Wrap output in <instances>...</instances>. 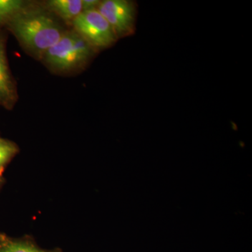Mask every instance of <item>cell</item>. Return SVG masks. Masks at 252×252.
<instances>
[{
  "label": "cell",
  "instance_id": "obj_1",
  "mask_svg": "<svg viewBox=\"0 0 252 252\" xmlns=\"http://www.w3.org/2000/svg\"><path fill=\"white\" fill-rule=\"evenodd\" d=\"M9 23L20 42L31 53L41 57L64 33L54 18L40 10L23 7Z\"/></svg>",
  "mask_w": 252,
  "mask_h": 252
},
{
  "label": "cell",
  "instance_id": "obj_2",
  "mask_svg": "<svg viewBox=\"0 0 252 252\" xmlns=\"http://www.w3.org/2000/svg\"><path fill=\"white\" fill-rule=\"evenodd\" d=\"M96 51L75 31L64 32L42 58L55 70L69 72L87 64Z\"/></svg>",
  "mask_w": 252,
  "mask_h": 252
},
{
  "label": "cell",
  "instance_id": "obj_3",
  "mask_svg": "<svg viewBox=\"0 0 252 252\" xmlns=\"http://www.w3.org/2000/svg\"><path fill=\"white\" fill-rule=\"evenodd\" d=\"M72 24L74 31L96 51L110 47L119 39L112 26L97 9L82 11Z\"/></svg>",
  "mask_w": 252,
  "mask_h": 252
},
{
  "label": "cell",
  "instance_id": "obj_4",
  "mask_svg": "<svg viewBox=\"0 0 252 252\" xmlns=\"http://www.w3.org/2000/svg\"><path fill=\"white\" fill-rule=\"evenodd\" d=\"M97 10L112 26L118 39L132 35L135 32L137 7L128 0L100 1Z\"/></svg>",
  "mask_w": 252,
  "mask_h": 252
},
{
  "label": "cell",
  "instance_id": "obj_5",
  "mask_svg": "<svg viewBox=\"0 0 252 252\" xmlns=\"http://www.w3.org/2000/svg\"><path fill=\"white\" fill-rule=\"evenodd\" d=\"M16 98V86L8 65L4 41L0 37V105L9 108Z\"/></svg>",
  "mask_w": 252,
  "mask_h": 252
},
{
  "label": "cell",
  "instance_id": "obj_6",
  "mask_svg": "<svg viewBox=\"0 0 252 252\" xmlns=\"http://www.w3.org/2000/svg\"><path fill=\"white\" fill-rule=\"evenodd\" d=\"M48 6L62 19L72 23L83 11L81 0H51Z\"/></svg>",
  "mask_w": 252,
  "mask_h": 252
},
{
  "label": "cell",
  "instance_id": "obj_7",
  "mask_svg": "<svg viewBox=\"0 0 252 252\" xmlns=\"http://www.w3.org/2000/svg\"><path fill=\"white\" fill-rule=\"evenodd\" d=\"M0 252H62L59 250H45L39 248L31 240L13 239L0 235Z\"/></svg>",
  "mask_w": 252,
  "mask_h": 252
},
{
  "label": "cell",
  "instance_id": "obj_8",
  "mask_svg": "<svg viewBox=\"0 0 252 252\" xmlns=\"http://www.w3.org/2000/svg\"><path fill=\"white\" fill-rule=\"evenodd\" d=\"M24 4L20 0H0V23L9 21L24 7Z\"/></svg>",
  "mask_w": 252,
  "mask_h": 252
},
{
  "label": "cell",
  "instance_id": "obj_9",
  "mask_svg": "<svg viewBox=\"0 0 252 252\" xmlns=\"http://www.w3.org/2000/svg\"><path fill=\"white\" fill-rule=\"evenodd\" d=\"M18 152V148L16 144L10 141L0 139V173Z\"/></svg>",
  "mask_w": 252,
  "mask_h": 252
},
{
  "label": "cell",
  "instance_id": "obj_10",
  "mask_svg": "<svg viewBox=\"0 0 252 252\" xmlns=\"http://www.w3.org/2000/svg\"><path fill=\"white\" fill-rule=\"evenodd\" d=\"M83 11L97 9L100 1L98 0H81Z\"/></svg>",
  "mask_w": 252,
  "mask_h": 252
},
{
  "label": "cell",
  "instance_id": "obj_11",
  "mask_svg": "<svg viewBox=\"0 0 252 252\" xmlns=\"http://www.w3.org/2000/svg\"><path fill=\"white\" fill-rule=\"evenodd\" d=\"M0 183H1V180H0Z\"/></svg>",
  "mask_w": 252,
  "mask_h": 252
}]
</instances>
